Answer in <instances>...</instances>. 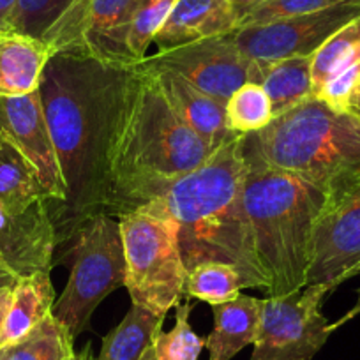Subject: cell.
Wrapping results in <instances>:
<instances>
[{"label":"cell","instance_id":"cell-1","mask_svg":"<svg viewBox=\"0 0 360 360\" xmlns=\"http://www.w3.org/2000/svg\"><path fill=\"white\" fill-rule=\"evenodd\" d=\"M212 152L173 112L147 65L120 68L103 152V214L120 217L154 202Z\"/></svg>","mask_w":360,"mask_h":360},{"label":"cell","instance_id":"cell-2","mask_svg":"<svg viewBox=\"0 0 360 360\" xmlns=\"http://www.w3.org/2000/svg\"><path fill=\"white\" fill-rule=\"evenodd\" d=\"M119 69L60 53L44 68L39 96L68 186L65 203L51 214L58 244L105 210L103 152Z\"/></svg>","mask_w":360,"mask_h":360},{"label":"cell","instance_id":"cell-3","mask_svg":"<svg viewBox=\"0 0 360 360\" xmlns=\"http://www.w3.org/2000/svg\"><path fill=\"white\" fill-rule=\"evenodd\" d=\"M244 140L245 134H237L221 145L205 162L176 179L147 205L165 212L179 226L186 272L200 263H228L240 272L248 288L265 292V276L242 207L248 172Z\"/></svg>","mask_w":360,"mask_h":360},{"label":"cell","instance_id":"cell-4","mask_svg":"<svg viewBox=\"0 0 360 360\" xmlns=\"http://www.w3.org/2000/svg\"><path fill=\"white\" fill-rule=\"evenodd\" d=\"M245 172L242 207L251 228L256 259L269 297L307 286L313 235L325 193L300 176L272 168L256 158L244 140Z\"/></svg>","mask_w":360,"mask_h":360},{"label":"cell","instance_id":"cell-5","mask_svg":"<svg viewBox=\"0 0 360 360\" xmlns=\"http://www.w3.org/2000/svg\"><path fill=\"white\" fill-rule=\"evenodd\" d=\"M245 145L265 165L323 193L360 168V124L314 96L245 134Z\"/></svg>","mask_w":360,"mask_h":360},{"label":"cell","instance_id":"cell-6","mask_svg":"<svg viewBox=\"0 0 360 360\" xmlns=\"http://www.w3.org/2000/svg\"><path fill=\"white\" fill-rule=\"evenodd\" d=\"M126 256V290L134 306L166 316L184 295L186 266L179 226L145 205L117 217Z\"/></svg>","mask_w":360,"mask_h":360},{"label":"cell","instance_id":"cell-7","mask_svg":"<svg viewBox=\"0 0 360 360\" xmlns=\"http://www.w3.org/2000/svg\"><path fill=\"white\" fill-rule=\"evenodd\" d=\"M69 256L71 274L51 313L76 339L89 328L99 304L126 286V256L119 219L98 214L86 221L75 235Z\"/></svg>","mask_w":360,"mask_h":360},{"label":"cell","instance_id":"cell-8","mask_svg":"<svg viewBox=\"0 0 360 360\" xmlns=\"http://www.w3.org/2000/svg\"><path fill=\"white\" fill-rule=\"evenodd\" d=\"M138 0H71L41 39L51 53L92 58L105 65H134L127 32Z\"/></svg>","mask_w":360,"mask_h":360},{"label":"cell","instance_id":"cell-9","mask_svg":"<svg viewBox=\"0 0 360 360\" xmlns=\"http://www.w3.org/2000/svg\"><path fill=\"white\" fill-rule=\"evenodd\" d=\"M360 274V168L325 193L313 235L307 286L334 292Z\"/></svg>","mask_w":360,"mask_h":360},{"label":"cell","instance_id":"cell-10","mask_svg":"<svg viewBox=\"0 0 360 360\" xmlns=\"http://www.w3.org/2000/svg\"><path fill=\"white\" fill-rule=\"evenodd\" d=\"M328 293L327 286L311 285L290 295L262 299L251 360H313L332 334L320 309Z\"/></svg>","mask_w":360,"mask_h":360},{"label":"cell","instance_id":"cell-11","mask_svg":"<svg viewBox=\"0 0 360 360\" xmlns=\"http://www.w3.org/2000/svg\"><path fill=\"white\" fill-rule=\"evenodd\" d=\"M143 60L176 72L203 94L223 105L245 83H262L269 64L245 57L231 39V32L168 51H158Z\"/></svg>","mask_w":360,"mask_h":360},{"label":"cell","instance_id":"cell-12","mask_svg":"<svg viewBox=\"0 0 360 360\" xmlns=\"http://www.w3.org/2000/svg\"><path fill=\"white\" fill-rule=\"evenodd\" d=\"M360 16V2L341 4L295 18L265 25L238 27L231 39L251 60L276 62L292 57H311L335 30Z\"/></svg>","mask_w":360,"mask_h":360},{"label":"cell","instance_id":"cell-13","mask_svg":"<svg viewBox=\"0 0 360 360\" xmlns=\"http://www.w3.org/2000/svg\"><path fill=\"white\" fill-rule=\"evenodd\" d=\"M0 138L9 141L34 166L50 200V212H57L68 198V186L44 117L39 89L20 98H0Z\"/></svg>","mask_w":360,"mask_h":360},{"label":"cell","instance_id":"cell-14","mask_svg":"<svg viewBox=\"0 0 360 360\" xmlns=\"http://www.w3.org/2000/svg\"><path fill=\"white\" fill-rule=\"evenodd\" d=\"M57 245L50 202L36 203L22 214L0 207V259L18 279L34 272H51Z\"/></svg>","mask_w":360,"mask_h":360},{"label":"cell","instance_id":"cell-15","mask_svg":"<svg viewBox=\"0 0 360 360\" xmlns=\"http://www.w3.org/2000/svg\"><path fill=\"white\" fill-rule=\"evenodd\" d=\"M141 64L147 65L154 72L155 82L173 112L182 119V122L189 129L205 140L212 147V150H217L221 145L237 136V133L228 127L226 105L203 94L202 90L193 86L182 76L169 69L155 68L145 60H141Z\"/></svg>","mask_w":360,"mask_h":360},{"label":"cell","instance_id":"cell-16","mask_svg":"<svg viewBox=\"0 0 360 360\" xmlns=\"http://www.w3.org/2000/svg\"><path fill=\"white\" fill-rule=\"evenodd\" d=\"M240 25L230 0H176L152 43L158 51L226 36Z\"/></svg>","mask_w":360,"mask_h":360},{"label":"cell","instance_id":"cell-17","mask_svg":"<svg viewBox=\"0 0 360 360\" xmlns=\"http://www.w3.org/2000/svg\"><path fill=\"white\" fill-rule=\"evenodd\" d=\"M51 57V50L39 37L11 30L0 34V98L36 92Z\"/></svg>","mask_w":360,"mask_h":360},{"label":"cell","instance_id":"cell-18","mask_svg":"<svg viewBox=\"0 0 360 360\" xmlns=\"http://www.w3.org/2000/svg\"><path fill=\"white\" fill-rule=\"evenodd\" d=\"M262 299L238 295L230 302L212 306L214 330L205 339L209 360H231L245 346L255 345Z\"/></svg>","mask_w":360,"mask_h":360},{"label":"cell","instance_id":"cell-19","mask_svg":"<svg viewBox=\"0 0 360 360\" xmlns=\"http://www.w3.org/2000/svg\"><path fill=\"white\" fill-rule=\"evenodd\" d=\"M55 304V288L50 272H34L23 276L13 286V299L0 335V348L11 346L30 334Z\"/></svg>","mask_w":360,"mask_h":360},{"label":"cell","instance_id":"cell-20","mask_svg":"<svg viewBox=\"0 0 360 360\" xmlns=\"http://www.w3.org/2000/svg\"><path fill=\"white\" fill-rule=\"evenodd\" d=\"M39 202H50L34 166L0 138V207L22 214Z\"/></svg>","mask_w":360,"mask_h":360},{"label":"cell","instance_id":"cell-21","mask_svg":"<svg viewBox=\"0 0 360 360\" xmlns=\"http://www.w3.org/2000/svg\"><path fill=\"white\" fill-rule=\"evenodd\" d=\"M166 316L140 306H131L124 320L103 339L101 353L96 360H141L162 330Z\"/></svg>","mask_w":360,"mask_h":360},{"label":"cell","instance_id":"cell-22","mask_svg":"<svg viewBox=\"0 0 360 360\" xmlns=\"http://www.w3.org/2000/svg\"><path fill=\"white\" fill-rule=\"evenodd\" d=\"M311 57L283 58L266 64L262 85L270 99L274 119L313 96Z\"/></svg>","mask_w":360,"mask_h":360},{"label":"cell","instance_id":"cell-23","mask_svg":"<svg viewBox=\"0 0 360 360\" xmlns=\"http://www.w3.org/2000/svg\"><path fill=\"white\" fill-rule=\"evenodd\" d=\"M360 64V16L335 30L311 57L313 96L334 76Z\"/></svg>","mask_w":360,"mask_h":360},{"label":"cell","instance_id":"cell-24","mask_svg":"<svg viewBox=\"0 0 360 360\" xmlns=\"http://www.w3.org/2000/svg\"><path fill=\"white\" fill-rule=\"evenodd\" d=\"M72 352L75 339L50 313L22 341L0 348V360H64Z\"/></svg>","mask_w":360,"mask_h":360},{"label":"cell","instance_id":"cell-25","mask_svg":"<svg viewBox=\"0 0 360 360\" xmlns=\"http://www.w3.org/2000/svg\"><path fill=\"white\" fill-rule=\"evenodd\" d=\"M244 288H248L244 278L235 266L221 262H207L188 270L184 293L210 306H217L237 299Z\"/></svg>","mask_w":360,"mask_h":360},{"label":"cell","instance_id":"cell-26","mask_svg":"<svg viewBox=\"0 0 360 360\" xmlns=\"http://www.w3.org/2000/svg\"><path fill=\"white\" fill-rule=\"evenodd\" d=\"M272 119V106L262 83H245L226 103L228 127L237 134L256 133Z\"/></svg>","mask_w":360,"mask_h":360},{"label":"cell","instance_id":"cell-27","mask_svg":"<svg viewBox=\"0 0 360 360\" xmlns=\"http://www.w3.org/2000/svg\"><path fill=\"white\" fill-rule=\"evenodd\" d=\"M193 306L191 302L176 304L175 325L172 330L159 332L154 341L155 360H198L205 348V339L200 338L189 323Z\"/></svg>","mask_w":360,"mask_h":360},{"label":"cell","instance_id":"cell-28","mask_svg":"<svg viewBox=\"0 0 360 360\" xmlns=\"http://www.w3.org/2000/svg\"><path fill=\"white\" fill-rule=\"evenodd\" d=\"M175 4L176 0H138L127 32V50L134 64L148 57V46Z\"/></svg>","mask_w":360,"mask_h":360},{"label":"cell","instance_id":"cell-29","mask_svg":"<svg viewBox=\"0 0 360 360\" xmlns=\"http://www.w3.org/2000/svg\"><path fill=\"white\" fill-rule=\"evenodd\" d=\"M69 2L71 0H18L9 30L41 39Z\"/></svg>","mask_w":360,"mask_h":360},{"label":"cell","instance_id":"cell-30","mask_svg":"<svg viewBox=\"0 0 360 360\" xmlns=\"http://www.w3.org/2000/svg\"><path fill=\"white\" fill-rule=\"evenodd\" d=\"M341 2L345 0H262L240 20L238 27L265 25V23L279 22V20L295 18V16L332 8Z\"/></svg>","mask_w":360,"mask_h":360},{"label":"cell","instance_id":"cell-31","mask_svg":"<svg viewBox=\"0 0 360 360\" xmlns=\"http://www.w3.org/2000/svg\"><path fill=\"white\" fill-rule=\"evenodd\" d=\"M359 82H360V64H356L353 65V68L342 71L341 75L334 76L330 82L325 83L323 89L318 92L316 98L321 99L323 103H327V105L330 106V108H334L335 112H342L349 92L355 89Z\"/></svg>","mask_w":360,"mask_h":360},{"label":"cell","instance_id":"cell-32","mask_svg":"<svg viewBox=\"0 0 360 360\" xmlns=\"http://www.w3.org/2000/svg\"><path fill=\"white\" fill-rule=\"evenodd\" d=\"M342 112L348 113L349 117H353V119L360 124V82L356 83L355 89L349 92L348 99H346V103H345V110H342Z\"/></svg>","mask_w":360,"mask_h":360},{"label":"cell","instance_id":"cell-33","mask_svg":"<svg viewBox=\"0 0 360 360\" xmlns=\"http://www.w3.org/2000/svg\"><path fill=\"white\" fill-rule=\"evenodd\" d=\"M16 2L18 0H0V34L9 32V23H11Z\"/></svg>","mask_w":360,"mask_h":360},{"label":"cell","instance_id":"cell-34","mask_svg":"<svg viewBox=\"0 0 360 360\" xmlns=\"http://www.w3.org/2000/svg\"><path fill=\"white\" fill-rule=\"evenodd\" d=\"M13 286H4V288H0V335H2V330H4L6 318H8L9 306H11Z\"/></svg>","mask_w":360,"mask_h":360},{"label":"cell","instance_id":"cell-35","mask_svg":"<svg viewBox=\"0 0 360 360\" xmlns=\"http://www.w3.org/2000/svg\"><path fill=\"white\" fill-rule=\"evenodd\" d=\"M359 314H360V288H359V299H356L355 306H353L352 309L348 311V313H346V314H342V316L339 318L338 321H334V323H330V325H328V328H330V332L338 330L339 327H342V325H345V323H348L349 320H353V318H355V316H359Z\"/></svg>","mask_w":360,"mask_h":360},{"label":"cell","instance_id":"cell-36","mask_svg":"<svg viewBox=\"0 0 360 360\" xmlns=\"http://www.w3.org/2000/svg\"><path fill=\"white\" fill-rule=\"evenodd\" d=\"M16 281H18V276H16L8 265L0 259V288H4V286H13Z\"/></svg>","mask_w":360,"mask_h":360},{"label":"cell","instance_id":"cell-37","mask_svg":"<svg viewBox=\"0 0 360 360\" xmlns=\"http://www.w3.org/2000/svg\"><path fill=\"white\" fill-rule=\"evenodd\" d=\"M230 2H231V6H233L235 11H237V15L240 16V20H242L249 11H251L252 8H255L256 4H259L262 0H230Z\"/></svg>","mask_w":360,"mask_h":360},{"label":"cell","instance_id":"cell-38","mask_svg":"<svg viewBox=\"0 0 360 360\" xmlns=\"http://www.w3.org/2000/svg\"><path fill=\"white\" fill-rule=\"evenodd\" d=\"M64 360H96V356L92 355V352H90V345H86V346H85V349H83L82 353L72 352L71 355L65 356Z\"/></svg>","mask_w":360,"mask_h":360},{"label":"cell","instance_id":"cell-39","mask_svg":"<svg viewBox=\"0 0 360 360\" xmlns=\"http://www.w3.org/2000/svg\"><path fill=\"white\" fill-rule=\"evenodd\" d=\"M141 360H155V359H154V346L147 349V353H145L143 359H141Z\"/></svg>","mask_w":360,"mask_h":360},{"label":"cell","instance_id":"cell-40","mask_svg":"<svg viewBox=\"0 0 360 360\" xmlns=\"http://www.w3.org/2000/svg\"><path fill=\"white\" fill-rule=\"evenodd\" d=\"M349 2H360V0H349Z\"/></svg>","mask_w":360,"mask_h":360}]
</instances>
